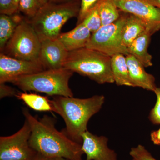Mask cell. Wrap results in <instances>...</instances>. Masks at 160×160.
I'll return each instance as SVG.
<instances>
[{
	"instance_id": "6da1fadb",
	"label": "cell",
	"mask_w": 160,
	"mask_h": 160,
	"mask_svg": "<svg viewBox=\"0 0 160 160\" xmlns=\"http://www.w3.org/2000/svg\"><path fill=\"white\" fill-rule=\"evenodd\" d=\"M22 112L31 129L29 145L37 152L50 158L82 160L84 153L82 144L72 140L64 132L58 131L54 118L46 115L38 118L27 108H23Z\"/></svg>"
},
{
	"instance_id": "7a4b0ae2",
	"label": "cell",
	"mask_w": 160,
	"mask_h": 160,
	"mask_svg": "<svg viewBox=\"0 0 160 160\" xmlns=\"http://www.w3.org/2000/svg\"><path fill=\"white\" fill-rule=\"evenodd\" d=\"M105 100L103 95L86 99L54 96L50 102L52 112L61 116L65 122L64 132L72 140L82 144V135L88 130L89 119L100 111Z\"/></svg>"
},
{
	"instance_id": "3957f363",
	"label": "cell",
	"mask_w": 160,
	"mask_h": 160,
	"mask_svg": "<svg viewBox=\"0 0 160 160\" xmlns=\"http://www.w3.org/2000/svg\"><path fill=\"white\" fill-rule=\"evenodd\" d=\"M80 0L62 3L48 2L36 15L28 20L40 40L58 38L65 23L72 18L78 17Z\"/></svg>"
},
{
	"instance_id": "277c9868",
	"label": "cell",
	"mask_w": 160,
	"mask_h": 160,
	"mask_svg": "<svg viewBox=\"0 0 160 160\" xmlns=\"http://www.w3.org/2000/svg\"><path fill=\"white\" fill-rule=\"evenodd\" d=\"M111 59L100 52L85 47L69 52L63 68L87 77L98 84L113 83Z\"/></svg>"
},
{
	"instance_id": "5b68a950",
	"label": "cell",
	"mask_w": 160,
	"mask_h": 160,
	"mask_svg": "<svg viewBox=\"0 0 160 160\" xmlns=\"http://www.w3.org/2000/svg\"><path fill=\"white\" fill-rule=\"evenodd\" d=\"M73 73L64 68L47 69L17 78L10 83L23 92H37L52 97H73L69 86V81Z\"/></svg>"
},
{
	"instance_id": "8992f818",
	"label": "cell",
	"mask_w": 160,
	"mask_h": 160,
	"mask_svg": "<svg viewBox=\"0 0 160 160\" xmlns=\"http://www.w3.org/2000/svg\"><path fill=\"white\" fill-rule=\"evenodd\" d=\"M41 44L37 33L24 17L2 52L18 59L37 62L38 61Z\"/></svg>"
},
{
	"instance_id": "52a82bcc",
	"label": "cell",
	"mask_w": 160,
	"mask_h": 160,
	"mask_svg": "<svg viewBox=\"0 0 160 160\" xmlns=\"http://www.w3.org/2000/svg\"><path fill=\"white\" fill-rule=\"evenodd\" d=\"M123 12L114 22L102 26L98 31L92 33L86 48L100 52L111 57L118 53L129 55L122 39V31L128 13Z\"/></svg>"
},
{
	"instance_id": "ba28073f",
	"label": "cell",
	"mask_w": 160,
	"mask_h": 160,
	"mask_svg": "<svg viewBox=\"0 0 160 160\" xmlns=\"http://www.w3.org/2000/svg\"><path fill=\"white\" fill-rule=\"evenodd\" d=\"M31 129L26 120L21 129L9 136L0 137V160H33L38 152L29 140Z\"/></svg>"
},
{
	"instance_id": "9c48e42d",
	"label": "cell",
	"mask_w": 160,
	"mask_h": 160,
	"mask_svg": "<svg viewBox=\"0 0 160 160\" xmlns=\"http://www.w3.org/2000/svg\"><path fill=\"white\" fill-rule=\"evenodd\" d=\"M44 70L38 61L20 60L0 53V83L10 82L17 78Z\"/></svg>"
},
{
	"instance_id": "30bf717a",
	"label": "cell",
	"mask_w": 160,
	"mask_h": 160,
	"mask_svg": "<svg viewBox=\"0 0 160 160\" xmlns=\"http://www.w3.org/2000/svg\"><path fill=\"white\" fill-rule=\"evenodd\" d=\"M121 12L133 15L156 32L160 29V9L148 0H114Z\"/></svg>"
},
{
	"instance_id": "8fae6325",
	"label": "cell",
	"mask_w": 160,
	"mask_h": 160,
	"mask_svg": "<svg viewBox=\"0 0 160 160\" xmlns=\"http://www.w3.org/2000/svg\"><path fill=\"white\" fill-rule=\"evenodd\" d=\"M38 61L45 70L63 68L69 52L58 39L41 40Z\"/></svg>"
},
{
	"instance_id": "7c38bea8",
	"label": "cell",
	"mask_w": 160,
	"mask_h": 160,
	"mask_svg": "<svg viewBox=\"0 0 160 160\" xmlns=\"http://www.w3.org/2000/svg\"><path fill=\"white\" fill-rule=\"evenodd\" d=\"M82 149L86 155V160H118L116 152L108 147V139L85 132L82 135Z\"/></svg>"
},
{
	"instance_id": "4fadbf2b",
	"label": "cell",
	"mask_w": 160,
	"mask_h": 160,
	"mask_svg": "<svg viewBox=\"0 0 160 160\" xmlns=\"http://www.w3.org/2000/svg\"><path fill=\"white\" fill-rule=\"evenodd\" d=\"M126 58L132 87L154 92L157 88L154 76L146 72L145 67L133 56L128 55Z\"/></svg>"
},
{
	"instance_id": "5bb4252c",
	"label": "cell",
	"mask_w": 160,
	"mask_h": 160,
	"mask_svg": "<svg viewBox=\"0 0 160 160\" xmlns=\"http://www.w3.org/2000/svg\"><path fill=\"white\" fill-rule=\"evenodd\" d=\"M68 32L61 33L58 39L68 51L71 52L86 47L92 33L82 23Z\"/></svg>"
},
{
	"instance_id": "9a60e30c",
	"label": "cell",
	"mask_w": 160,
	"mask_h": 160,
	"mask_svg": "<svg viewBox=\"0 0 160 160\" xmlns=\"http://www.w3.org/2000/svg\"><path fill=\"white\" fill-rule=\"evenodd\" d=\"M154 32L147 29L132 42L127 49L128 53L133 56L145 68L152 66V56L148 51L150 38Z\"/></svg>"
},
{
	"instance_id": "2e32d148",
	"label": "cell",
	"mask_w": 160,
	"mask_h": 160,
	"mask_svg": "<svg viewBox=\"0 0 160 160\" xmlns=\"http://www.w3.org/2000/svg\"><path fill=\"white\" fill-rule=\"evenodd\" d=\"M147 29H151L155 33L143 20L128 13L122 31L123 45L127 48L136 38Z\"/></svg>"
},
{
	"instance_id": "e0dca14e",
	"label": "cell",
	"mask_w": 160,
	"mask_h": 160,
	"mask_svg": "<svg viewBox=\"0 0 160 160\" xmlns=\"http://www.w3.org/2000/svg\"><path fill=\"white\" fill-rule=\"evenodd\" d=\"M24 17L21 13L12 15H0V50L4 51L6 44L14 34L15 31Z\"/></svg>"
},
{
	"instance_id": "ac0fdd59",
	"label": "cell",
	"mask_w": 160,
	"mask_h": 160,
	"mask_svg": "<svg viewBox=\"0 0 160 160\" xmlns=\"http://www.w3.org/2000/svg\"><path fill=\"white\" fill-rule=\"evenodd\" d=\"M111 67L114 82L118 86H132L126 56L118 53L111 57Z\"/></svg>"
},
{
	"instance_id": "d6986e66",
	"label": "cell",
	"mask_w": 160,
	"mask_h": 160,
	"mask_svg": "<svg viewBox=\"0 0 160 160\" xmlns=\"http://www.w3.org/2000/svg\"><path fill=\"white\" fill-rule=\"evenodd\" d=\"M19 100L33 110L40 112L52 111L50 100L47 97L43 96L34 93H28L27 92H18L16 95Z\"/></svg>"
},
{
	"instance_id": "ffe728a7",
	"label": "cell",
	"mask_w": 160,
	"mask_h": 160,
	"mask_svg": "<svg viewBox=\"0 0 160 160\" xmlns=\"http://www.w3.org/2000/svg\"><path fill=\"white\" fill-rule=\"evenodd\" d=\"M102 26L114 22L120 17V10L114 0H99L97 2Z\"/></svg>"
},
{
	"instance_id": "44dd1931",
	"label": "cell",
	"mask_w": 160,
	"mask_h": 160,
	"mask_svg": "<svg viewBox=\"0 0 160 160\" xmlns=\"http://www.w3.org/2000/svg\"><path fill=\"white\" fill-rule=\"evenodd\" d=\"M49 2V0H20L19 13L27 19H31Z\"/></svg>"
},
{
	"instance_id": "7402d4cb",
	"label": "cell",
	"mask_w": 160,
	"mask_h": 160,
	"mask_svg": "<svg viewBox=\"0 0 160 160\" xmlns=\"http://www.w3.org/2000/svg\"><path fill=\"white\" fill-rule=\"evenodd\" d=\"M81 23L89 29L92 33L98 31L102 26L97 3L92 7Z\"/></svg>"
},
{
	"instance_id": "603a6c76",
	"label": "cell",
	"mask_w": 160,
	"mask_h": 160,
	"mask_svg": "<svg viewBox=\"0 0 160 160\" xmlns=\"http://www.w3.org/2000/svg\"><path fill=\"white\" fill-rule=\"evenodd\" d=\"M129 154L134 160H157L144 146L141 145L132 148Z\"/></svg>"
},
{
	"instance_id": "cb8c5ba5",
	"label": "cell",
	"mask_w": 160,
	"mask_h": 160,
	"mask_svg": "<svg viewBox=\"0 0 160 160\" xmlns=\"http://www.w3.org/2000/svg\"><path fill=\"white\" fill-rule=\"evenodd\" d=\"M154 92L157 96V101L150 112L149 119L152 124L160 125V87H157Z\"/></svg>"
},
{
	"instance_id": "d4e9b609",
	"label": "cell",
	"mask_w": 160,
	"mask_h": 160,
	"mask_svg": "<svg viewBox=\"0 0 160 160\" xmlns=\"http://www.w3.org/2000/svg\"><path fill=\"white\" fill-rule=\"evenodd\" d=\"M0 13L8 15L19 13L14 0H0Z\"/></svg>"
},
{
	"instance_id": "484cf974",
	"label": "cell",
	"mask_w": 160,
	"mask_h": 160,
	"mask_svg": "<svg viewBox=\"0 0 160 160\" xmlns=\"http://www.w3.org/2000/svg\"><path fill=\"white\" fill-rule=\"evenodd\" d=\"M99 0H81V8L78 17V24L82 22L89 10Z\"/></svg>"
},
{
	"instance_id": "4316f807",
	"label": "cell",
	"mask_w": 160,
	"mask_h": 160,
	"mask_svg": "<svg viewBox=\"0 0 160 160\" xmlns=\"http://www.w3.org/2000/svg\"><path fill=\"white\" fill-rule=\"evenodd\" d=\"M18 92L14 88L7 86L6 83H0V98L16 96Z\"/></svg>"
},
{
	"instance_id": "83f0119b",
	"label": "cell",
	"mask_w": 160,
	"mask_h": 160,
	"mask_svg": "<svg viewBox=\"0 0 160 160\" xmlns=\"http://www.w3.org/2000/svg\"><path fill=\"white\" fill-rule=\"evenodd\" d=\"M151 140L155 145H160V128L156 131H152L150 135Z\"/></svg>"
},
{
	"instance_id": "f1b7e54d",
	"label": "cell",
	"mask_w": 160,
	"mask_h": 160,
	"mask_svg": "<svg viewBox=\"0 0 160 160\" xmlns=\"http://www.w3.org/2000/svg\"><path fill=\"white\" fill-rule=\"evenodd\" d=\"M52 158L46 157L42 154L38 152L37 154L33 160H52Z\"/></svg>"
},
{
	"instance_id": "f546056e",
	"label": "cell",
	"mask_w": 160,
	"mask_h": 160,
	"mask_svg": "<svg viewBox=\"0 0 160 160\" xmlns=\"http://www.w3.org/2000/svg\"><path fill=\"white\" fill-rule=\"evenodd\" d=\"M151 4L160 9V0H148Z\"/></svg>"
},
{
	"instance_id": "4dcf8cb0",
	"label": "cell",
	"mask_w": 160,
	"mask_h": 160,
	"mask_svg": "<svg viewBox=\"0 0 160 160\" xmlns=\"http://www.w3.org/2000/svg\"><path fill=\"white\" fill-rule=\"evenodd\" d=\"M69 1L71 0H49V2L54 3H62Z\"/></svg>"
},
{
	"instance_id": "1f68e13d",
	"label": "cell",
	"mask_w": 160,
	"mask_h": 160,
	"mask_svg": "<svg viewBox=\"0 0 160 160\" xmlns=\"http://www.w3.org/2000/svg\"><path fill=\"white\" fill-rule=\"evenodd\" d=\"M52 160H70L69 159H67L64 158H54L52 159Z\"/></svg>"
},
{
	"instance_id": "d6a6232c",
	"label": "cell",
	"mask_w": 160,
	"mask_h": 160,
	"mask_svg": "<svg viewBox=\"0 0 160 160\" xmlns=\"http://www.w3.org/2000/svg\"><path fill=\"white\" fill-rule=\"evenodd\" d=\"M20 1V0H14L15 4L18 7V9L19 3Z\"/></svg>"
},
{
	"instance_id": "836d02e7",
	"label": "cell",
	"mask_w": 160,
	"mask_h": 160,
	"mask_svg": "<svg viewBox=\"0 0 160 160\" xmlns=\"http://www.w3.org/2000/svg\"></svg>"
}]
</instances>
